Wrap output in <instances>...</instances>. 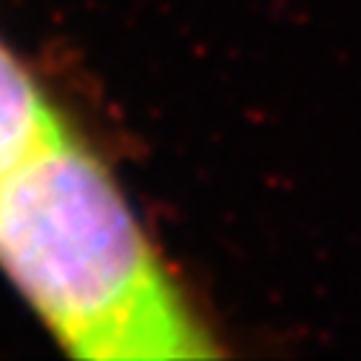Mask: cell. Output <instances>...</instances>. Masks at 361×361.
<instances>
[{
    "instance_id": "6da1fadb",
    "label": "cell",
    "mask_w": 361,
    "mask_h": 361,
    "mask_svg": "<svg viewBox=\"0 0 361 361\" xmlns=\"http://www.w3.org/2000/svg\"><path fill=\"white\" fill-rule=\"evenodd\" d=\"M0 274L71 355L216 353L114 173L63 117L0 171Z\"/></svg>"
},
{
    "instance_id": "7a4b0ae2",
    "label": "cell",
    "mask_w": 361,
    "mask_h": 361,
    "mask_svg": "<svg viewBox=\"0 0 361 361\" xmlns=\"http://www.w3.org/2000/svg\"><path fill=\"white\" fill-rule=\"evenodd\" d=\"M57 109L23 60L0 40V171L57 123Z\"/></svg>"
}]
</instances>
